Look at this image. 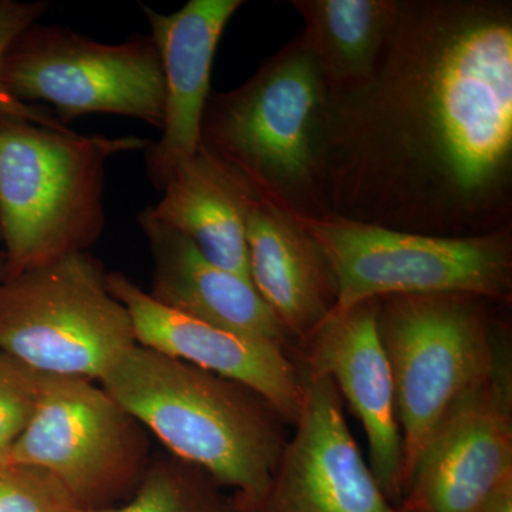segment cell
<instances>
[{
    "mask_svg": "<svg viewBox=\"0 0 512 512\" xmlns=\"http://www.w3.org/2000/svg\"><path fill=\"white\" fill-rule=\"evenodd\" d=\"M495 303L470 293L379 299L377 328L392 370L404 490L431 433L493 370L503 335L491 315Z\"/></svg>",
    "mask_w": 512,
    "mask_h": 512,
    "instance_id": "5",
    "label": "cell"
},
{
    "mask_svg": "<svg viewBox=\"0 0 512 512\" xmlns=\"http://www.w3.org/2000/svg\"><path fill=\"white\" fill-rule=\"evenodd\" d=\"M301 370L303 404L295 434L254 512H399L357 448L336 384Z\"/></svg>",
    "mask_w": 512,
    "mask_h": 512,
    "instance_id": "11",
    "label": "cell"
},
{
    "mask_svg": "<svg viewBox=\"0 0 512 512\" xmlns=\"http://www.w3.org/2000/svg\"><path fill=\"white\" fill-rule=\"evenodd\" d=\"M49 2H19V0H0V116L18 117L52 130H67L56 119L52 111L40 109L35 104H26L9 92L2 79V62L9 46L30 25L36 23L49 12Z\"/></svg>",
    "mask_w": 512,
    "mask_h": 512,
    "instance_id": "22",
    "label": "cell"
},
{
    "mask_svg": "<svg viewBox=\"0 0 512 512\" xmlns=\"http://www.w3.org/2000/svg\"><path fill=\"white\" fill-rule=\"evenodd\" d=\"M45 379L0 350V468L8 466L13 447L28 427Z\"/></svg>",
    "mask_w": 512,
    "mask_h": 512,
    "instance_id": "20",
    "label": "cell"
},
{
    "mask_svg": "<svg viewBox=\"0 0 512 512\" xmlns=\"http://www.w3.org/2000/svg\"><path fill=\"white\" fill-rule=\"evenodd\" d=\"M151 211L190 239L208 261L249 276L244 188L204 151L178 164Z\"/></svg>",
    "mask_w": 512,
    "mask_h": 512,
    "instance_id": "17",
    "label": "cell"
},
{
    "mask_svg": "<svg viewBox=\"0 0 512 512\" xmlns=\"http://www.w3.org/2000/svg\"><path fill=\"white\" fill-rule=\"evenodd\" d=\"M498 340L490 376L454 404L414 461L399 512H474L512 476V367Z\"/></svg>",
    "mask_w": 512,
    "mask_h": 512,
    "instance_id": "10",
    "label": "cell"
},
{
    "mask_svg": "<svg viewBox=\"0 0 512 512\" xmlns=\"http://www.w3.org/2000/svg\"><path fill=\"white\" fill-rule=\"evenodd\" d=\"M106 281L111 295L130 313L137 345L242 384L282 419L298 421L303 404L302 370L281 346L165 308L120 272H107Z\"/></svg>",
    "mask_w": 512,
    "mask_h": 512,
    "instance_id": "13",
    "label": "cell"
},
{
    "mask_svg": "<svg viewBox=\"0 0 512 512\" xmlns=\"http://www.w3.org/2000/svg\"><path fill=\"white\" fill-rule=\"evenodd\" d=\"M220 488L200 468L175 457L160 458L150 461L126 505L82 512H237Z\"/></svg>",
    "mask_w": 512,
    "mask_h": 512,
    "instance_id": "19",
    "label": "cell"
},
{
    "mask_svg": "<svg viewBox=\"0 0 512 512\" xmlns=\"http://www.w3.org/2000/svg\"><path fill=\"white\" fill-rule=\"evenodd\" d=\"M100 386L173 457L234 488L235 511L264 500L286 446L281 416L261 396L200 367L134 346Z\"/></svg>",
    "mask_w": 512,
    "mask_h": 512,
    "instance_id": "2",
    "label": "cell"
},
{
    "mask_svg": "<svg viewBox=\"0 0 512 512\" xmlns=\"http://www.w3.org/2000/svg\"><path fill=\"white\" fill-rule=\"evenodd\" d=\"M377 316L379 299L345 311L333 309L299 345L302 367L312 375L329 377L362 421L370 470L384 497L397 508L404 493L402 433Z\"/></svg>",
    "mask_w": 512,
    "mask_h": 512,
    "instance_id": "12",
    "label": "cell"
},
{
    "mask_svg": "<svg viewBox=\"0 0 512 512\" xmlns=\"http://www.w3.org/2000/svg\"><path fill=\"white\" fill-rule=\"evenodd\" d=\"M330 92L301 35L237 89L211 92L200 148L255 194L308 218L329 217L323 138Z\"/></svg>",
    "mask_w": 512,
    "mask_h": 512,
    "instance_id": "3",
    "label": "cell"
},
{
    "mask_svg": "<svg viewBox=\"0 0 512 512\" xmlns=\"http://www.w3.org/2000/svg\"><path fill=\"white\" fill-rule=\"evenodd\" d=\"M164 74L161 138L147 147L148 180L163 191L178 164L200 150L201 123L211 94L215 53L242 0H190L171 15L140 5Z\"/></svg>",
    "mask_w": 512,
    "mask_h": 512,
    "instance_id": "14",
    "label": "cell"
},
{
    "mask_svg": "<svg viewBox=\"0 0 512 512\" xmlns=\"http://www.w3.org/2000/svg\"><path fill=\"white\" fill-rule=\"evenodd\" d=\"M305 22L303 42L332 94L375 76L396 25L399 0H292Z\"/></svg>",
    "mask_w": 512,
    "mask_h": 512,
    "instance_id": "18",
    "label": "cell"
},
{
    "mask_svg": "<svg viewBox=\"0 0 512 512\" xmlns=\"http://www.w3.org/2000/svg\"><path fill=\"white\" fill-rule=\"evenodd\" d=\"M328 259L338 311L394 295L470 293L508 303L512 228L476 237H434L342 218L296 215Z\"/></svg>",
    "mask_w": 512,
    "mask_h": 512,
    "instance_id": "7",
    "label": "cell"
},
{
    "mask_svg": "<svg viewBox=\"0 0 512 512\" xmlns=\"http://www.w3.org/2000/svg\"><path fill=\"white\" fill-rule=\"evenodd\" d=\"M241 185L252 285L301 343L336 308L335 276L296 214Z\"/></svg>",
    "mask_w": 512,
    "mask_h": 512,
    "instance_id": "15",
    "label": "cell"
},
{
    "mask_svg": "<svg viewBox=\"0 0 512 512\" xmlns=\"http://www.w3.org/2000/svg\"><path fill=\"white\" fill-rule=\"evenodd\" d=\"M2 79L22 103L45 101L55 107L63 126L103 113L163 127V66L151 36L109 45L36 22L9 46Z\"/></svg>",
    "mask_w": 512,
    "mask_h": 512,
    "instance_id": "8",
    "label": "cell"
},
{
    "mask_svg": "<svg viewBox=\"0 0 512 512\" xmlns=\"http://www.w3.org/2000/svg\"><path fill=\"white\" fill-rule=\"evenodd\" d=\"M330 215L434 235L512 228V2L399 0L375 76L330 93Z\"/></svg>",
    "mask_w": 512,
    "mask_h": 512,
    "instance_id": "1",
    "label": "cell"
},
{
    "mask_svg": "<svg viewBox=\"0 0 512 512\" xmlns=\"http://www.w3.org/2000/svg\"><path fill=\"white\" fill-rule=\"evenodd\" d=\"M138 224L153 256L148 295L154 301L217 328L291 348L288 330L248 278L212 264L151 208L138 214Z\"/></svg>",
    "mask_w": 512,
    "mask_h": 512,
    "instance_id": "16",
    "label": "cell"
},
{
    "mask_svg": "<svg viewBox=\"0 0 512 512\" xmlns=\"http://www.w3.org/2000/svg\"><path fill=\"white\" fill-rule=\"evenodd\" d=\"M6 279V259L3 251H0V282Z\"/></svg>",
    "mask_w": 512,
    "mask_h": 512,
    "instance_id": "24",
    "label": "cell"
},
{
    "mask_svg": "<svg viewBox=\"0 0 512 512\" xmlns=\"http://www.w3.org/2000/svg\"><path fill=\"white\" fill-rule=\"evenodd\" d=\"M10 463L42 468L83 511L113 507L146 473V429L103 387L46 375L39 403Z\"/></svg>",
    "mask_w": 512,
    "mask_h": 512,
    "instance_id": "9",
    "label": "cell"
},
{
    "mask_svg": "<svg viewBox=\"0 0 512 512\" xmlns=\"http://www.w3.org/2000/svg\"><path fill=\"white\" fill-rule=\"evenodd\" d=\"M106 278L99 259L79 252L0 282V350L42 375L100 382L137 346Z\"/></svg>",
    "mask_w": 512,
    "mask_h": 512,
    "instance_id": "6",
    "label": "cell"
},
{
    "mask_svg": "<svg viewBox=\"0 0 512 512\" xmlns=\"http://www.w3.org/2000/svg\"><path fill=\"white\" fill-rule=\"evenodd\" d=\"M474 512H512V476L504 478Z\"/></svg>",
    "mask_w": 512,
    "mask_h": 512,
    "instance_id": "23",
    "label": "cell"
},
{
    "mask_svg": "<svg viewBox=\"0 0 512 512\" xmlns=\"http://www.w3.org/2000/svg\"><path fill=\"white\" fill-rule=\"evenodd\" d=\"M52 474L26 464L0 468V512H82Z\"/></svg>",
    "mask_w": 512,
    "mask_h": 512,
    "instance_id": "21",
    "label": "cell"
},
{
    "mask_svg": "<svg viewBox=\"0 0 512 512\" xmlns=\"http://www.w3.org/2000/svg\"><path fill=\"white\" fill-rule=\"evenodd\" d=\"M138 137L83 136L0 116V241L6 279L87 252L106 228L104 178L116 154L143 150Z\"/></svg>",
    "mask_w": 512,
    "mask_h": 512,
    "instance_id": "4",
    "label": "cell"
}]
</instances>
